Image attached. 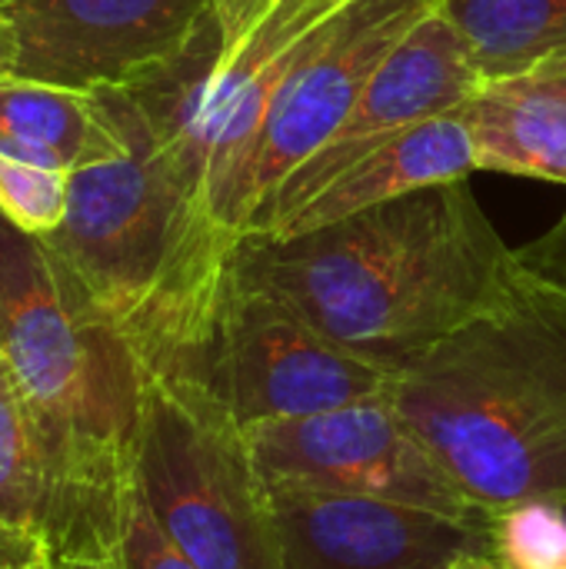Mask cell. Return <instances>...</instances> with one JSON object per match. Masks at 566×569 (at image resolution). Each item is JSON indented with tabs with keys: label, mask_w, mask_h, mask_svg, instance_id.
Returning a JSON list of instances; mask_svg holds the SVG:
<instances>
[{
	"label": "cell",
	"mask_w": 566,
	"mask_h": 569,
	"mask_svg": "<svg viewBox=\"0 0 566 569\" xmlns=\"http://www.w3.org/2000/svg\"><path fill=\"white\" fill-rule=\"evenodd\" d=\"M234 270L397 377L494 307L517 280L520 253L467 180H450L294 240L244 237Z\"/></svg>",
	"instance_id": "cell-1"
},
{
	"label": "cell",
	"mask_w": 566,
	"mask_h": 569,
	"mask_svg": "<svg viewBox=\"0 0 566 569\" xmlns=\"http://www.w3.org/2000/svg\"><path fill=\"white\" fill-rule=\"evenodd\" d=\"M390 397L484 513L566 503V283L520 260L510 290L400 370Z\"/></svg>",
	"instance_id": "cell-2"
},
{
	"label": "cell",
	"mask_w": 566,
	"mask_h": 569,
	"mask_svg": "<svg viewBox=\"0 0 566 569\" xmlns=\"http://www.w3.org/2000/svg\"><path fill=\"white\" fill-rule=\"evenodd\" d=\"M0 360L67 483L120 527L150 373L30 237L0 217Z\"/></svg>",
	"instance_id": "cell-3"
},
{
	"label": "cell",
	"mask_w": 566,
	"mask_h": 569,
	"mask_svg": "<svg viewBox=\"0 0 566 569\" xmlns=\"http://www.w3.org/2000/svg\"><path fill=\"white\" fill-rule=\"evenodd\" d=\"M100 97L117 113L130 147L70 173L63 223L40 243L150 373L177 197L133 90H103Z\"/></svg>",
	"instance_id": "cell-4"
},
{
	"label": "cell",
	"mask_w": 566,
	"mask_h": 569,
	"mask_svg": "<svg viewBox=\"0 0 566 569\" xmlns=\"http://www.w3.org/2000/svg\"><path fill=\"white\" fill-rule=\"evenodd\" d=\"M133 480L157 527L197 569H287L244 430L197 390L150 377Z\"/></svg>",
	"instance_id": "cell-5"
},
{
	"label": "cell",
	"mask_w": 566,
	"mask_h": 569,
	"mask_svg": "<svg viewBox=\"0 0 566 569\" xmlns=\"http://www.w3.org/2000/svg\"><path fill=\"white\" fill-rule=\"evenodd\" d=\"M173 383L197 390L230 423L250 430L380 397L394 387V373L334 343L234 270L203 350Z\"/></svg>",
	"instance_id": "cell-6"
},
{
	"label": "cell",
	"mask_w": 566,
	"mask_h": 569,
	"mask_svg": "<svg viewBox=\"0 0 566 569\" xmlns=\"http://www.w3.org/2000/svg\"><path fill=\"white\" fill-rule=\"evenodd\" d=\"M264 483L380 497L454 520H490L420 443L390 390L337 410L244 430Z\"/></svg>",
	"instance_id": "cell-7"
},
{
	"label": "cell",
	"mask_w": 566,
	"mask_h": 569,
	"mask_svg": "<svg viewBox=\"0 0 566 569\" xmlns=\"http://www.w3.org/2000/svg\"><path fill=\"white\" fill-rule=\"evenodd\" d=\"M13 73L80 93L133 90L177 67L214 23V0H13Z\"/></svg>",
	"instance_id": "cell-8"
},
{
	"label": "cell",
	"mask_w": 566,
	"mask_h": 569,
	"mask_svg": "<svg viewBox=\"0 0 566 569\" xmlns=\"http://www.w3.org/2000/svg\"><path fill=\"white\" fill-rule=\"evenodd\" d=\"M427 7L430 0H354L304 37L257 127L247 167V233L287 173L344 127L380 60Z\"/></svg>",
	"instance_id": "cell-9"
},
{
	"label": "cell",
	"mask_w": 566,
	"mask_h": 569,
	"mask_svg": "<svg viewBox=\"0 0 566 569\" xmlns=\"http://www.w3.org/2000/svg\"><path fill=\"white\" fill-rule=\"evenodd\" d=\"M267 490L287 569H454L470 553H490V520L307 483Z\"/></svg>",
	"instance_id": "cell-10"
},
{
	"label": "cell",
	"mask_w": 566,
	"mask_h": 569,
	"mask_svg": "<svg viewBox=\"0 0 566 569\" xmlns=\"http://www.w3.org/2000/svg\"><path fill=\"white\" fill-rule=\"evenodd\" d=\"M480 83L484 77L457 27L440 10L427 7L380 60L344 127L287 173L247 237L267 233L284 213H290L300 200H307L380 140L424 120L454 113L480 90Z\"/></svg>",
	"instance_id": "cell-11"
},
{
	"label": "cell",
	"mask_w": 566,
	"mask_h": 569,
	"mask_svg": "<svg viewBox=\"0 0 566 569\" xmlns=\"http://www.w3.org/2000/svg\"><path fill=\"white\" fill-rule=\"evenodd\" d=\"M0 517L30 533L50 560H113L120 527L100 520L67 483L0 360Z\"/></svg>",
	"instance_id": "cell-12"
},
{
	"label": "cell",
	"mask_w": 566,
	"mask_h": 569,
	"mask_svg": "<svg viewBox=\"0 0 566 569\" xmlns=\"http://www.w3.org/2000/svg\"><path fill=\"white\" fill-rule=\"evenodd\" d=\"M474 170L477 157L464 120L457 113H444L364 150L350 167L334 173L320 190H314L267 233L257 237L294 240L300 233L347 220L360 210L397 200L404 193L450 180H467Z\"/></svg>",
	"instance_id": "cell-13"
},
{
	"label": "cell",
	"mask_w": 566,
	"mask_h": 569,
	"mask_svg": "<svg viewBox=\"0 0 566 569\" xmlns=\"http://www.w3.org/2000/svg\"><path fill=\"white\" fill-rule=\"evenodd\" d=\"M454 113L470 133L477 170L566 187V77L527 70L484 80Z\"/></svg>",
	"instance_id": "cell-14"
},
{
	"label": "cell",
	"mask_w": 566,
	"mask_h": 569,
	"mask_svg": "<svg viewBox=\"0 0 566 569\" xmlns=\"http://www.w3.org/2000/svg\"><path fill=\"white\" fill-rule=\"evenodd\" d=\"M127 147L130 140L100 93L0 73V153L73 173L113 160Z\"/></svg>",
	"instance_id": "cell-15"
},
{
	"label": "cell",
	"mask_w": 566,
	"mask_h": 569,
	"mask_svg": "<svg viewBox=\"0 0 566 569\" xmlns=\"http://www.w3.org/2000/svg\"><path fill=\"white\" fill-rule=\"evenodd\" d=\"M464 37L484 80L566 53V0H430Z\"/></svg>",
	"instance_id": "cell-16"
},
{
	"label": "cell",
	"mask_w": 566,
	"mask_h": 569,
	"mask_svg": "<svg viewBox=\"0 0 566 569\" xmlns=\"http://www.w3.org/2000/svg\"><path fill=\"white\" fill-rule=\"evenodd\" d=\"M490 553L504 569H566V503L527 500L494 513Z\"/></svg>",
	"instance_id": "cell-17"
},
{
	"label": "cell",
	"mask_w": 566,
	"mask_h": 569,
	"mask_svg": "<svg viewBox=\"0 0 566 569\" xmlns=\"http://www.w3.org/2000/svg\"><path fill=\"white\" fill-rule=\"evenodd\" d=\"M70 173L0 153V217L30 237H47L63 223Z\"/></svg>",
	"instance_id": "cell-18"
},
{
	"label": "cell",
	"mask_w": 566,
	"mask_h": 569,
	"mask_svg": "<svg viewBox=\"0 0 566 569\" xmlns=\"http://www.w3.org/2000/svg\"><path fill=\"white\" fill-rule=\"evenodd\" d=\"M113 560H117V569H197L157 527L150 507L143 503L137 490V480H130L127 497H123Z\"/></svg>",
	"instance_id": "cell-19"
},
{
	"label": "cell",
	"mask_w": 566,
	"mask_h": 569,
	"mask_svg": "<svg viewBox=\"0 0 566 569\" xmlns=\"http://www.w3.org/2000/svg\"><path fill=\"white\" fill-rule=\"evenodd\" d=\"M517 253H520V260L527 267H534V270H540L547 277H557V280L566 283V213L547 237H540L537 243H530V247H524Z\"/></svg>",
	"instance_id": "cell-20"
},
{
	"label": "cell",
	"mask_w": 566,
	"mask_h": 569,
	"mask_svg": "<svg viewBox=\"0 0 566 569\" xmlns=\"http://www.w3.org/2000/svg\"><path fill=\"white\" fill-rule=\"evenodd\" d=\"M47 560V550L30 533L17 530L0 517V569H33L43 567Z\"/></svg>",
	"instance_id": "cell-21"
},
{
	"label": "cell",
	"mask_w": 566,
	"mask_h": 569,
	"mask_svg": "<svg viewBox=\"0 0 566 569\" xmlns=\"http://www.w3.org/2000/svg\"><path fill=\"white\" fill-rule=\"evenodd\" d=\"M17 63V43H13V30L7 23V17L0 13V73H13Z\"/></svg>",
	"instance_id": "cell-22"
},
{
	"label": "cell",
	"mask_w": 566,
	"mask_h": 569,
	"mask_svg": "<svg viewBox=\"0 0 566 569\" xmlns=\"http://www.w3.org/2000/svg\"><path fill=\"white\" fill-rule=\"evenodd\" d=\"M47 569H117V560H47Z\"/></svg>",
	"instance_id": "cell-23"
},
{
	"label": "cell",
	"mask_w": 566,
	"mask_h": 569,
	"mask_svg": "<svg viewBox=\"0 0 566 569\" xmlns=\"http://www.w3.org/2000/svg\"><path fill=\"white\" fill-rule=\"evenodd\" d=\"M454 569H504V567L494 560V553H470V557H464V560H460Z\"/></svg>",
	"instance_id": "cell-24"
},
{
	"label": "cell",
	"mask_w": 566,
	"mask_h": 569,
	"mask_svg": "<svg viewBox=\"0 0 566 569\" xmlns=\"http://www.w3.org/2000/svg\"><path fill=\"white\" fill-rule=\"evenodd\" d=\"M537 70H550V73H560V77H566V53L564 57H554V60H547V63H540Z\"/></svg>",
	"instance_id": "cell-25"
},
{
	"label": "cell",
	"mask_w": 566,
	"mask_h": 569,
	"mask_svg": "<svg viewBox=\"0 0 566 569\" xmlns=\"http://www.w3.org/2000/svg\"><path fill=\"white\" fill-rule=\"evenodd\" d=\"M10 3H13V0H0V10H7Z\"/></svg>",
	"instance_id": "cell-26"
},
{
	"label": "cell",
	"mask_w": 566,
	"mask_h": 569,
	"mask_svg": "<svg viewBox=\"0 0 566 569\" xmlns=\"http://www.w3.org/2000/svg\"><path fill=\"white\" fill-rule=\"evenodd\" d=\"M33 569H47V563H43V567H33Z\"/></svg>",
	"instance_id": "cell-27"
},
{
	"label": "cell",
	"mask_w": 566,
	"mask_h": 569,
	"mask_svg": "<svg viewBox=\"0 0 566 569\" xmlns=\"http://www.w3.org/2000/svg\"><path fill=\"white\" fill-rule=\"evenodd\" d=\"M267 3H270V0H267Z\"/></svg>",
	"instance_id": "cell-28"
}]
</instances>
